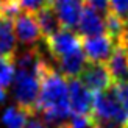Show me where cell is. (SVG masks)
<instances>
[{"label":"cell","instance_id":"1","mask_svg":"<svg viewBox=\"0 0 128 128\" xmlns=\"http://www.w3.org/2000/svg\"><path fill=\"white\" fill-rule=\"evenodd\" d=\"M39 80L41 89L36 112L41 114L50 126H58L67 122L72 116L67 78L44 58L39 67Z\"/></svg>","mask_w":128,"mask_h":128},{"label":"cell","instance_id":"18","mask_svg":"<svg viewBox=\"0 0 128 128\" xmlns=\"http://www.w3.org/2000/svg\"><path fill=\"white\" fill-rule=\"evenodd\" d=\"M22 3V8L27 10V11H31V12H36L39 11L41 8H46L52 3V0H20Z\"/></svg>","mask_w":128,"mask_h":128},{"label":"cell","instance_id":"14","mask_svg":"<svg viewBox=\"0 0 128 128\" xmlns=\"http://www.w3.org/2000/svg\"><path fill=\"white\" fill-rule=\"evenodd\" d=\"M34 16L38 19V24H39V28L42 31L44 39H46V38H50L52 34H55L56 31H60L62 28V25L60 22L58 16H56L55 10L52 8V5H48L46 8H41L39 11H36Z\"/></svg>","mask_w":128,"mask_h":128},{"label":"cell","instance_id":"10","mask_svg":"<svg viewBox=\"0 0 128 128\" xmlns=\"http://www.w3.org/2000/svg\"><path fill=\"white\" fill-rule=\"evenodd\" d=\"M114 84L128 83V48L125 44H117L112 55L106 61Z\"/></svg>","mask_w":128,"mask_h":128},{"label":"cell","instance_id":"16","mask_svg":"<svg viewBox=\"0 0 128 128\" xmlns=\"http://www.w3.org/2000/svg\"><path fill=\"white\" fill-rule=\"evenodd\" d=\"M14 74H16L14 62L0 55V84L3 88L10 86L12 83V78H14Z\"/></svg>","mask_w":128,"mask_h":128},{"label":"cell","instance_id":"23","mask_svg":"<svg viewBox=\"0 0 128 128\" xmlns=\"http://www.w3.org/2000/svg\"><path fill=\"white\" fill-rule=\"evenodd\" d=\"M124 128H128V122H126V124H125V125H124Z\"/></svg>","mask_w":128,"mask_h":128},{"label":"cell","instance_id":"2","mask_svg":"<svg viewBox=\"0 0 128 128\" xmlns=\"http://www.w3.org/2000/svg\"><path fill=\"white\" fill-rule=\"evenodd\" d=\"M41 80L39 75L28 70L16 69L14 78H12V95L17 106H20L30 114H38V98H39Z\"/></svg>","mask_w":128,"mask_h":128},{"label":"cell","instance_id":"24","mask_svg":"<svg viewBox=\"0 0 128 128\" xmlns=\"http://www.w3.org/2000/svg\"><path fill=\"white\" fill-rule=\"evenodd\" d=\"M2 3H3V2H2V0H0V10H2Z\"/></svg>","mask_w":128,"mask_h":128},{"label":"cell","instance_id":"17","mask_svg":"<svg viewBox=\"0 0 128 128\" xmlns=\"http://www.w3.org/2000/svg\"><path fill=\"white\" fill-rule=\"evenodd\" d=\"M110 10L124 22H128V0H110Z\"/></svg>","mask_w":128,"mask_h":128},{"label":"cell","instance_id":"9","mask_svg":"<svg viewBox=\"0 0 128 128\" xmlns=\"http://www.w3.org/2000/svg\"><path fill=\"white\" fill-rule=\"evenodd\" d=\"M50 5L55 10L62 27L75 30L80 24L86 0H52Z\"/></svg>","mask_w":128,"mask_h":128},{"label":"cell","instance_id":"19","mask_svg":"<svg viewBox=\"0 0 128 128\" xmlns=\"http://www.w3.org/2000/svg\"><path fill=\"white\" fill-rule=\"evenodd\" d=\"M86 5L95 10L98 14H103V17L110 12V0H86Z\"/></svg>","mask_w":128,"mask_h":128},{"label":"cell","instance_id":"15","mask_svg":"<svg viewBox=\"0 0 128 128\" xmlns=\"http://www.w3.org/2000/svg\"><path fill=\"white\" fill-rule=\"evenodd\" d=\"M30 117V112L22 110L20 106H10L6 108L3 116H2V122L6 128H25Z\"/></svg>","mask_w":128,"mask_h":128},{"label":"cell","instance_id":"13","mask_svg":"<svg viewBox=\"0 0 128 128\" xmlns=\"http://www.w3.org/2000/svg\"><path fill=\"white\" fill-rule=\"evenodd\" d=\"M55 62L60 67V74L64 75L66 78H78L81 70L84 69L86 62H88V58H86L84 52H83V47H81L72 53L58 58Z\"/></svg>","mask_w":128,"mask_h":128},{"label":"cell","instance_id":"3","mask_svg":"<svg viewBox=\"0 0 128 128\" xmlns=\"http://www.w3.org/2000/svg\"><path fill=\"white\" fill-rule=\"evenodd\" d=\"M92 114L97 122L116 124L124 126L128 122V112L122 106L117 97L114 84L106 91L94 92V110Z\"/></svg>","mask_w":128,"mask_h":128},{"label":"cell","instance_id":"20","mask_svg":"<svg viewBox=\"0 0 128 128\" xmlns=\"http://www.w3.org/2000/svg\"><path fill=\"white\" fill-rule=\"evenodd\" d=\"M114 89H116L117 97L120 100V103H122V106L128 112V83H117V84H114Z\"/></svg>","mask_w":128,"mask_h":128},{"label":"cell","instance_id":"5","mask_svg":"<svg viewBox=\"0 0 128 128\" xmlns=\"http://www.w3.org/2000/svg\"><path fill=\"white\" fill-rule=\"evenodd\" d=\"M12 24H14L17 41L24 47H34L44 38L39 28V24H38V19L34 16V12L31 11H27V10L19 11L16 17L12 19Z\"/></svg>","mask_w":128,"mask_h":128},{"label":"cell","instance_id":"7","mask_svg":"<svg viewBox=\"0 0 128 128\" xmlns=\"http://www.w3.org/2000/svg\"><path fill=\"white\" fill-rule=\"evenodd\" d=\"M116 46H117L116 41L108 33L83 38V52H84L88 61L106 62L112 55Z\"/></svg>","mask_w":128,"mask_h":128},{"label":"cell","instance_id":"11","mask_svg":"<svg viewBox=\"0 0 128 128\" xmlns=\"http://www.w3.org/2000/svg\"><path fill=\"white\" fill-rule=\"evenodd\" d=\"M16 53H17V38L12 19L0 16V55L14 62Z\"/></svg>","mask_w":128,"mask_h":128},{"label":"cell","instance_id":"12","mask_svg":"<svg viewBox=\"0 0 128 128\" xmlns=\"http://www.w3.org/2000/svg\"><path fill=\"white\" fill-rule=\"evenodd\" d=\"M78 31L83 38H89V36H97L102 33H106V27H105V17H102L95 10H92L91 6H84L83 14L78 24Z\"/></svg>","mask_w":128,"mask_h":128},{"label":"cell","instance_id":"6","mask_svg":"<svg viewBox=\"0 0 128 128\" xmlns=\"http://www.w3.org/2000/svg\"><path fill=\"white\" fill-rule=\"evenodd\" d=\"M78 78L91 92L106 91V89H110L114 84L111 74L108 70V66L105 62L88 61Z\"/></svg>","mask_w":128,"mask_h":128},{"label":"cell","instance_id":"4","mask_svg":"<svg viewBox=\"0 0 128 128\" xmlns=\"http://www.w3.org/2000/svg\"><path fill=\"white\" fill-rule=\"evenodd\" d=\"M46 42V48L50 55V58L56 61L58 58L64 55H69L83 47V36L80 33H75L74 30L62 27L60 31H56L55 34L44 39Z\"/></svg>","mask_w":128,"mask_h":128},{"label":"cell","instance_id":"21","mask_svg":"<svg viewBox=\"0 0 128 128\" xmlns=\"http://www.w3.org/2000/svg\"><path fill=\"white\" fill-rule=\"evenodd\" d=\"M119 44H125V46H126V48H128V22H126V28H125V34H124V38H122V41H120Z\"/></svg>","mask_w":128,"mask_h":128},{"label":"cell","instance_id":"8","mask_svg":"<svg viewBox=\"0 0 128 128\" xmlns=\"http://www.w3.org/2000/svg\"><path fill=\"white\" fill-rule=\"evenodd\" d=\"M70 111L75 116H88L94 110V92L80 81V78H67Z\"/></svg>","mask_w":128,"mask_h":128},{"label":"cell","instance_id":"22","mask_svg":"<svg viewBox=\"0 0 128 128\" xmlns=\"http://www.w3.org/2000/svg\"><path fill=\"white\" fill-rule=\"evenodd\" d=\"M5 100V88L0 84V102H3Z\"/></svg>","mask_w":128,"mask_h":128},{"label":"cell","instance_id":"25","mask_svg":"<svg viewBox=\"0 0 128 128\" xmlns=\"http://www.w3.org/2000/svg\"><path fill=\"white\" fill-rule=\"evenodd\" d=\"M2 2H8V0H2Z\"/></svg>","mask_w":128,"mask_h":128}]
</instances>
